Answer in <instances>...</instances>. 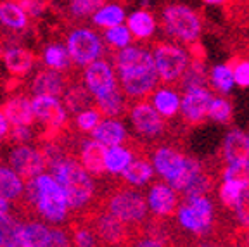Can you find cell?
Segmentation results:
<instances>
[{
	"label": "cell",
	"mask_w": 249,
	"mask_h": 247,
	"mask_svg": "<svg viewBox=\"0 0 249 247\" xmlns=\"http://www.w3.org/2000/svg\"><path fill=\"white\" fill-rule=\"evenodd\" d=\"M149 159L154 166L158 180L175 187L182 197L211 194L213 178L201 159L189 156L177 145L156 143L149 151Z\"/></svg>",
	"instance_id": "cell-1"
},
{
	"label": "cell",
	"mask_w": 249,
	"mask_h": 247,
	"mask_svg": "<svg viewBox=\"0 0 249 247\" xmlns=\"http://www.w3.org/2000/svg\"><path fill=\"white\" fill-rule=\"evenodd\" d=\"M113 62L116 68L120 88L130 102L144 101L161 83L154 66L151 47L142 43H132L126 49L113 52Z\"/></svg>",
	"instance_id": "cell-2"
},
{
	"label": "cell",
	"mask_w": 249,
	"mask_h": 247,
	"mask_svg": "<svg viewBox=\"0 0 249 247\" xmlns=\"http://www.w3.org/2000/svg\"><path fill=\"white\" fill-rule=\"evenodd\" d=\"M23 202L31 206L36 216L52 227H61L62 223L70 221L73 214L66 192L51 171H45L26 182Z\"/></svg>",
	"instance_id": "cell-3"
},
{
	"label": "cell",
	"mask_w": 249,
	"mask_h": 247,
	"mask_svg": "<svg viewBox=\"0 0 249 247\" xmlns=\"http://www.w3.org/2000/svg\"><path fill=\"white\" fill-rule=\"evenodd\" d=\"M49 171L55 176L64 189L70 201L71 211L74 214L87 212L97 199V182L95 176L89 173L78 161L76 156H64L59 161L52 162Z\"/></svg>",
	"instance_id": "cell-4"
},
{
	"label": "cell",
	"mask_w": 249,
	"mask_h": 247,
	"mask_svg": "<svg viewBox=\"0 0 249 247\" xmlns=\"http://www.w3.org/2000/svg\"><path fill=\"white\" fill-rule=\"evenodd\" d=\"M160 26L168 40L196 47L202 36L204 21L197 9L182 2L166 4L160 12Z\"/></svg>",
	"instance_id": "cell-5"
},
{
	"label": "cell",
	"mask_w": 249,
	"mask_h": 247,
	"mask_svg": "<svg viewBox=\"0 0 249 247\" xmlns=\"http://www.w3.org/2000/svg\"><path fill=\"white\" fill-rule=\"evenodd\" d=\"M216 201L211 194L182 197L177 209L175 225L180 232L194 239H208L216 227Z\"/></svg>",
	"instance_id": "cell-6"
},
{
	"label": "cell",
	"mask_w": 249,
	"mask_h": 247,
	"mask_svg": "<svg viewBox=\"0 0 249 247\" xmlns=\"http://www.w3.org/2000/svg\"><path fill=\"white\" fill-rule=\"evenodd\" d=\"M102 208L107 209L111 214H114L124 225H128L133 232L144 227L151 216L147 201H145V194L128 185H120L111 190L106 195Z\"/></svg>",
	"instance_id": "cell-7"
},
{
	"label": "cell",
	"mask_w": 249,
	"mask_h": 247,
	"mask_svg": "<svg viewBox=\"0 0 249 247\" xmlns=\"http://www.w3.org/2000/svg\"><path fill=\"white\" fill-rule=\"evenodd\" d=\"M151 51L161 83L178 85L182 76L185 74L187 68L191 66L194 51H191V47L171 42L168 38L156 42L151 47Z\"/></svg>",
	"instance_id": "cell-8"
},
{
	"label": "cell",
	"mask_w": 249,
	"mask_h": 247,
	"mask_svg": "<svg viewBox=\"0 0 249 247\" xmlns=\"http://www.w3.org/2000/svg\"><path fill=\"white\" fill-rule=\"evenodd\" d=\"M66 47L73 59L74 68L83 70L85 66L106 57L109 51L102 38V31L93 28L92 24H76L66 33Z\"/></svg>",
	"instance_id": "cell-9"
},
{
	"label": "cell",
	"mask_w": 249,
	"mask_h": 247,
	"mask_svg": "<svg viewBox=\"0 0 249 247\" xmlns=\"http://www.w3.org/2000/svg\"><path fill=\"white\" fill-rule=\"evenodd\" d=\"M126 123L130 130L144 142H158L166 135L168 130V121L152 107L147 99L130 102Z\"/></svg>",
	"instance_id": "cell-10"
},
{
	"label": "cell",
	"mask_w": 249,
	"mask_h": 247,
	"mask_svg": "<svg viewBox=\"0 0 249 247\" xmlns=\"http://www.w3.org/2000/svg\"><path fill=\"white\" fill-rule=\"evenodd\" d=\"M89 221L104 247H123L133 237V230L118 220L106 208H99L89 214Z\"/></svg>",
	"instance_id": "cell-11"
},
{
	"label": "cell",
	"mask_w": 249,
	"mask_h": 247,
	"mask_svg": "<svg viewBox=\"0 0 249 247\" xmlns=\"http://www.w3.org/2000/svg\"><path fill=\"white\" fill-rule=\"evenodd\" d=\"M80 81L92 93L93 99H99V97L107 95V93L120 88V80H118V73L113 59L106 57L85 66L82 70Z\"/></svg>",
	"instance_id": "cell-12"
},
{
	"label": "cell",
	"mask_w": 249,
	"mask_h": 247,
	"mask_svg": "<svg viewBox=\"0 0 249 247\" xmlns=\"http://www.w3.org/2000/svg\"><path fill=\"white\" fill-rule=\"evenodd\" d=\"M7 164L24 178L26 182L36 178L38 175L45 173L49 170L47 159L43 156L40 147L31 145V143H14L7 152Z\"/></svg>",
	"instance_id": "cell-13"
},
{
	"label": "cell",
	"mask_w": 249,
	"mask_h": 247,
	"mask_svg": "<svg viewBox=\"0 0 249 247\" xmlns=\"http://www.w3.org/2000/svg\"><path fill=\"white\" fill-rule=\"evenodd\" d=\"M33 112L38 124L49 133H57L70 124V111L62 97L54 95H31Z\"/></svg>",
	"instance_id": "cell-14"
},
{
	"label": "cell",
	"mask_w": 249,
	"mask_h": 247,
	"mask_svg": "<svg viewBox=\"0 0 249 247\" xmlns=\"http://www.w3.org/2000/svg\"><path fill=\"white\" fill-rule=\"evenodd\" d=\"M145 201L151 216L154 220H168L175 216L177 209L182 202V194L163 180H154L145 189Z\"/></svg>",
	"instance_id": "cell-15"
},
{
	"label": "cell",
	"mask_w": 249,
	"mask_h": 247,
	"mask_svg": "<svg viewBox=\"0 0 249 247\" xmlns=\"http://www.w3.org/2000/svg\"><path fill=\"white\" fill-rule=\"evenodd\" d=\"M214 92L208 85L182 88V107L180 120L187 126H199L208 121V109L213 101Z\"/></svg>",
	"instance_id": "cell-16"
},
{
	"label": "cell",
	"mask_w": 249,
	"mask_h": 247,
	"mask_svg": "<svg viewBox=\"0 0 249 247\" xmlns=\"http://www.w3.org/2000/svg\"><path fill=\"white\" fill-rule=\"evenodd\" d=\"M0 59L4 64L5 71L12 78H26L35 71L36 66V55L35 52L19 43H7L2 47Z\"/></svg>",
	"instance_id": "cell-17"
},
{
	"label": "cell",
	"mask_w": 249,
	"mask_h": 247,
	"mask_svg": "<svg viewBox=\"0 0 249 247\" xmlns=\"http://www.w3.org/2000/svg\"><path fill=\"white\" fill-rule=\"evenodd\" d=\"M70 87V80H68V73H61V71L49 70V68H42V70L35 71L30 80V95H54L62 97L64 92Z\"/></svg>",
	"instance_id": "cell-18"
},
{
	"label": "cell",
	"mask_w": 249,
	"mask_h": 247,
	"mask_svg": "<svg viewBox=\"0 0 249 247\" xmlns=\"http://www.w3.org/2000/svg\"><path fill=\"white\" fill-rule=\"evenodd\" d=\"M152 107L160 112L166 121L180 118V107H182V88L177 85H166L160 83L154 92L147 97Z\"/></svg>",
	"instance_id": "cell-19"
},
{
	"label": "cell",
	"mask_w": 249,
	"mask_h": 247,
	"mask_svg": "<svg viewBox=\"0 0 249 247\" xmlns=\"http://www.w3.org/2000/svg\"><path fill=\"white\" fill-rule=\"evenodd\" d=\"M106 152H107V147L104 143L89 137L80 140L76 158L92 176L101 178L106 175Z\"/></svg>",
	"instance_id": "cell-20"
},
{
	"label": "cell",
	"mask_w": 249,
	"mask_h": 247,
	"mask_svg": "<svg viewBox=\"0 0 249 247\" xmlns=\"http://www.w3.org/2000/svg\"><path fill=\"white\" fill-rule=\"evenodd\" d=\"M124 23H126L128 30L132 31L133 38L140 43L151 42L156 36V33L161 31L160 16H156L151 9L145 7H137L130 11Z\"/></svg>",
	"instance_id": "cell-21"
},
{
	"label": "cell",
	"mask_w": 249,
	"mask_h": 247,
	"mask_svg": "<svg viewBox=\"0 0 249 247\" xmlns=\"http://www.w3.org/2000/svg\"><path fill=\"white\" fill-rule=\"evenodd\" d=\"M89 137L99 140L106 147L121 145L130 142V126L121 118H102L99 126Z\"/></svg>",
	"instance_id": "cell-22"
},
{
	"label": "cell",
	"mask_w": 249,
	"mask_h": 247,
	"mask_svg": "<svg viewBox=\"0 0 249 247\" xmlns=\"http://www.w3.org/2000/svg\"><path fill=\"white\" fill-rule=\"evenodd\" d=\"M2 109H4L11 126L36 123L33 104H31V95H28V93H12L2 104Z\"/></svg>",
	"instance_id": "cell-23"
},
{
	"label": "cell",
	"mask_w": 249,
	"mask_h": 247,
	"mask_svg": "<svg viewBox=\"0 0 249 247\" xmlns=\"http://www.w3.org/2000/svg\"><path fill=\"white\" fill-rule=\"evenodd\" d=\"M220 154H222L223 162L249 158V131L242 128H229L222 139Z\"/></svg>",
	"instance_id": "cell-24"
},
{
	"label": "cell",
	"mask_w": 249,
	"mask_h": 247,
	"mask_svg": "<svg viewBox=\"0 0 249 247\" xmlns=\"http://www.w3.org/2000/svg\"><path fill=\"white\" fill-rule=\"evenodd\" d=\"M40 62H42V68L61 71V73H70L74 68L66 42H61V40H52L42 47Z\"/></svg>",
	"instance_id": "cell-25"
},
{
	"label": "cell",
	"mask_w": 249,
	"mask_h": 247,
	"mask_svg": "<svg viewBox=\"0 0 249 247\" xmlns=\"http://www.w3.org/2000/svg\"><path fill=\"white\" fill-rule=\"evenodd\" d=\"M156 171L152 166L149 156L139 154L137 159L128 166V170L121 175V183L123 185H128L132 189H147L152 182L156 180Z\"/></svg>",
	"instance_id": "cell-26"
},
{
	"label": "cell",
	"mask_w": 249,
	"mask_h": 247,
	"mask_svg": "<svg viewBox=\"0 0 249 247\" xmlns=\"http://www.w3.org/2000/svg\"><path fill=\"white\" fill-rule=\"evenodd\" d=\"M139 152L132 143L107 147L106 152V175L114 178H121V175L128 170V166L137 159Z\"/></svg>",
	"instance_id": "cell-27"
},
{
	"label": "cell",
	"mask_w": 249,
	"mask_h": 247,
	"mask_svg": "<svg viewBox=\"0 0 249 247\" xmlns=\"http://www.w3.org/2000/svg\"><path fill=\"white\" fill-rule=\"evenodd\" d=\"M30 16L19 4V0L0 2V26L9 33H23L30 28Z\"/></svg>",
	"instance_id": "cell-28"
},
{
	"label": "cell",
	"mask_w": 249,
	"mask_h": 247,
	"mask_svg": "<svg viewBox=\"0 0 249 247\" xmlns=\"http://www.w3.org/2000/svg\"><path fill=\"white\" fill-rule=\"evenodd\" d=\"M126 16H128V11L120 0H106L104 4L93 12L89 21L93 28L104 31L107 28L123 24L126 21Z\"/></svg>",
	"instance_id": "cell-29"
},
{
	"label": "cell",
	"mask_w": 249,
	"mask_h": 247,
	"mask_svg": "<svg viewBox=\"0 0 249 247\" xmlns=\"http://www.w3.org/2000/svg\"><path fill=\"white\" fill-rule=\"evenodd\" d=\"M26 194V180L16 173L7 162H0V197L11 204L24 201Z\"/></svg>",
	"instance_id": "cell-30"
},
{
	"label": "cell",
	"mask_w": 249,
	"mask_h": 247,
	"mask_svg": "<svg viewBox=\"0 0 249 247\" xmlns=\"http://www.w3.org/2000/svg\"><path fill=\"white\" fill-rule=\"evenodd\" d=\"M208 87L213 90L216 95H225L229 97L235 87V80H233V70L232 62H216L210 68L208 73Z\"/></svg>",
	"instance_id": "cell-31"
},
{
	"label": "cell",
	"mask_w": 249,
	"mask_h": 247,
	"mask_svg": "<svg viewBox=\"0 0 249 247\" xmlns=\"http://www.w3.org/2000/svg\"><path fill=\"white\" fill-rule=\"evenodd\" d=\"M23 225L12 211H0V247H21Z\"/></svg>",
	"instance_id": "cell-32"
},
{
	"label": "cell",
	"mask_w": 249,
	"mask_h": 247,
	"mask_svg": "<svg viewBox=\"0 0 249 247\" xmlns=\"http://www.w3.org/2000/svg\"><path fill=\"white\" fill-rule=\"evenodd\" d=\"M52 225L45 223L40 218L24 220L23 235H21V247H45L51 237Z\"/></svg>",
	"instance_id": "cell-33"
},
{
	"label": "cell",
	"mask_w": 249,
	"mask_h": 247,
	"mask_svg": "<svg viewBox=\"0 0 249 247\" xmlns=\"http://www.w3.org/2000/svg\"><path fill=\"white\" fill-rule=\"evenodd\" d=\"M93 106L104 114L106 118H121L128 111L130 101L123 93V90L118 88L114 92L102 95L99 99H93Z\"/></svg>",
	"instance_id": "cell-34"
},
{
	"label": "cell",
	"mask_w": 249,
	"mask_h": 247,
	"mask_svg": "<svg viewBox=\"0 0 249 247\" xmlns=\"http://www.w3.org/2000/svg\"><path fill=\"white\" fill-rule=\"evenodd\" d=\"M62 101H64V104H66L70 114H73V116L76 114V112L93 106L92 93L87 90V87L83 85L82 81H78V83H70L68 90L64 92V95H62Z\"/></svg>",
	"instance_id": "cell-35"
},
{
	"label": "cell",
	"mask_w": 249,
	"mask_h": 247,
	"mask_svg": "<svg viewBox=\"0 0 249 247\" xmlns=\"http://www.w3.org/2000/svg\"><path fill=\"white\" fill-rule=\"evenodd\" d=\"M208 73H210V68L206 66L204 61V55L196 54L192 57L191 66L187 68L185 74L180 80V88H189V87H202L208 85Z\"/></svg>",
	"instance_id": "cell-36"
},
{
	"label": "cell",
	"mask_w": 249,
	"mask_h": 247,
	"mask_svg": "<svg viewBox=\"0 0 249 247\" xmlns=\"http://www.w3.org/2000/svg\"><path fill=\"white\" fill-rule=\"evenodd\" d=\"M233 112H235V109H233V104L229 97L214 93L210 109H208V121L220 124V126H227V124L232 123Z\"/></svg>",
	"instance_id": "cell-37"
},
{
	"label": "cell",
	"mask_w": 249,
	"mask_h": 247,
	"mask_svg": "<svg viewBox=\"0 0 249 247\" xmlns=\"http://www.w3.org/2000/svg\"><path fill=\"white\" fill-rule=\"evenodd\" d=\"M102 38H104L109 51H113V52H118V51H121V49H126V47H130L133 42H135V38H133L132 31L128 30L126 23L104 30L102 31Z\"/></svg>",
	"instance_id": "cell-38"
},
{
	"label": "cell",
	"mask_w": 249,
	"mask_h": 247,
	"mask_svg": "<svg viewBox=\"0 0 249 247\" xmlns=\"http://www.w3.org/2000/svg\"><path fill=\"white\" fill-rule=\"evenodd\" d=\"M220 180H230V182L242 185L244 189H249V158L223 162Z\"/></svg>",
	"instance_id": "cell-39"
},
{
	"label": "cell",
	"mask_w": 249,
	"mask_h": 247,
	"mask_svg": "<svg viewBox=\"0 0 249 247\" xmlns=\"http://www.w3.org/2000/svg\"><path fill=\"white\" fill-rule=\"evenodd\" d=\"M248 189H244L242 185L235 182H230V180H220L216 187V199L218 202L223 206V208L230 209L232 211L237 202L241 201L242 194L246 192Z\"/></svg>",
	"instance_id": "cell-40"
},
{
	"label": "cell",
	"mask_w": 249,
	"mask_h": 247,
	"mask_svg": "<svg viewBox=\"0 0 249 247\" xmlns=\"http://www.w3.org/2000/svg\"><path fill=\"white\" fill-rule=\"evenodd\" d=\"M104 114L99 111L95 106H90V107L83 109V111L76 112L73 116V126L78 133H83V135H90L95 128L99 126V123L102 121Z\"/></svg>",
	"instance_id": "cell-41"
},
{
	"label": "cell",
	"mask_w": 249,
	"mask_h": 247,
	"mask_svg": "<svg viewBox=\"0 0 249 247\" xmlns=\"http://www.w3.org/2000/svg\"><path fill=\"white\" fill-rule=\"evenodd\" d=\"M70 233L74 247H102L97 233L90 223H73Z\"/></svg>",
	"instance_id": "cell-42"
},
{
	"label": "cell",
	"mask_w": 249,
	"mask_h": 247,
	"mask_svg": "<svg viewBox=\"0 0 249 247\" xmlns=\"http://www.w3.org/2000/svg\"><path fill=\"white\" fill-rule=\"evenodd\" d=\"M106 0H68L66 11L74 21H87Z\"/></svg>",
	"instance_id": "cell-43"
},
{
	"label": "cell",
	"mask_w": 249,
	"mask_h": 247,
	"mask_svg": "<svg viewBox=\"0 0 249 247\" xmlns=\"http://www.w3.org/2000/svg\"><path fill=\"white\" fill-rule=\"evenodd\" d=\"M232 212L237 227L241 228L242 232H249V189L242 194L241 201L232 209Z\"/></svg>",
	"instance_id": "cell-44"
},
{
	"label": "cell",
	"mask_w": 249,
	"mask_h": 247,
	"mask_svg": "<svg viewBox=\"0 0 249 247\" xmlns=\"http://www.w3.org/2000/svg\"><path fill=\"white\" fill-rule=\"evenodd\" d=\"M235 87L242 90L249 88V57H239L232 62Z\"/></svg>",
	"instance_id": "cell-45"
},
{
	"label": "cell",
	"mask_w": 249,
	"mask_h": 247,
	"mask_svg": "<svg viewBox=\"0 0 249 247\" xmlns=\"http://www.w3.org/2000/svg\"><path fill=\"white\" fill-rule=\"evenodd\" d=\"M35 124H21V126H12L9 139L12 143H31L36 139Z\"/></svg>",
	"instance_id": "cell-46"
},
{
	"label": "cell",
	"mask_w": 249,
	"mask_h": 247,
	"mask_svg": "<svg viewBox=\"0 0 249 247\" xmlns=\"http://www.w3.org/2000/svg\"><path fill=\"white\" fill-rule=\"evenodd\" d=\"M19 4L30 16V19H42L45 16L47 9H49V2L47 0H19Z\"/></svg>",
	"instance_id": "cell-47"
},
{
	"label": "cell",
	"mask_w": 249,
	"mask_h": 247,
	"mask_svg": "<svg viewBox=\"0 0 249 247\" xmlns=\"http://www.w3.org/2000/svg\"><path fill=\"white\" fill-rule=\"evenodd\" d=\"M45 247H74L71 240V233L61 227H52L51 237L47 240Z\"/></svg>",
	"instance_id": "cell-48"
},
{
	"label": "cell",
	"mask_w": 249,
	"mask_h": 247,
	"mask_svg": "<svg viewBox=\"0 0 249 247\" xmlns=\"http://www.w3.org/2000/svg\"><path fill=\"white\" fill-rule=\"evenodd\" d=\"M11 123H9L7 116H5L4 109L0 106V142L5 139H9V133H11Z\"/></svg>",
	"instance_id": "cell-49"
},
{
	"label": "cell",
	"mask_w": 249,
	"mask_h": 247,
	"mask_svg": "<svg viewBox=\"0 0 249 247\" xmlns=\"http://www.w3.org/2000/svg\"><path fill=\"white\" fill-rule=\"evenodd\" d=\"M197 247H235V246H232V244H229V242H223V240H216V239H201Z\"/></svg>",
	"instance_id": "cell-50"
},
{
	"label": "cell",
	"mask_w": 249,
	"mask_h": 247,
	"mask_svg": "<svg viewBox=\"0 0 249 247\" xmlns=\"http://www.w3.org/2000/svg\"><path fill=\"white\" fill-rule=\"evenodd\" d=\"M201 2L208 7H222V5H225L227 0H201Z\"/></svg>",
	"instance_id": "cell-51"
},
{
	"label": "cell",
	"mask_w": 249,
	"mask_h": 247,
	"mask_svg": "<svg viewBox=\"0 0 249 247\" xmlns=\"http://www.w3.org/2000/svg\"><path fill=\"white\" fill-rule=\"evenodd\" d=\"M11 206H12L11 202L0 197V211H11Z\"/></svg>",
	"instance_id": "cell-52"
},
{
	"label": "cell",
	"mask_w": 249,
	"mask_h": 247,
	"mask_svg": "<svg viewBox=\"0 0 249 247\" xmlns=\"http://www.w3.org/2000/svg\"><path fill=\"white\" fill-rule=\"evenodd\" d=\"M242 247H249V232H242Z\"/></svg>",
	"instance_id": "cell-53"
},
{
	"label": "cell",
	"mask_w": 249,
	"mask_h": 247,
	"mask_svg": "<svg viewBox=\"0 0 249 247\" xmlns=\"http://www.w3.org/2000/svg\"><path fill=\"white\" fill-rule=\"evenodd\" d=\"M139 7H145V9H149V5H151L152 4V2H151V0H139Z\"/></svg>",
	"instance_id": "cell-54"
},
{
	"label": "cell",
	"mask_w": 249,
	"mask_h": 247,
	"mask_svg": "<svg viewBox=\"0 0 249 247\" xmlns=\"http://www.w3.org/2000/svg\"><path fill=\"white\" fill-rule=\"evenodd\" d=\"M166 247H175V246H166Z\"/></svg>",
	"instance_id": "cell-55"
},
{
	"label": "cell",
	"mask_w": 249,
	"mask_h": 247,
	"mask_svg": "<svg viewBox=\"0 0 249 247\" xmlns=\"http://www.w3.org/2000/svg\"><path fill=\"white\" fill-rule=\"evenodd\" d=\"M248 131H249V130H248Z\"/></svg>",
	"instance_id": "cell-56"
},
{
	"label": "cell",
	"mask_w": 249,
	"mask_h": 247,
	"mask_svg": "<svg viewBox=\"0 0 249 247\" xmlns=\"http://www.w3.org/2000/svg\"><path fill=\"white\" fill-rule=\"evenodd\" d=\"M128 247H130V246H128Z\"/></svg>",
	"instance_id": "cell-57"
}]
</instances>
